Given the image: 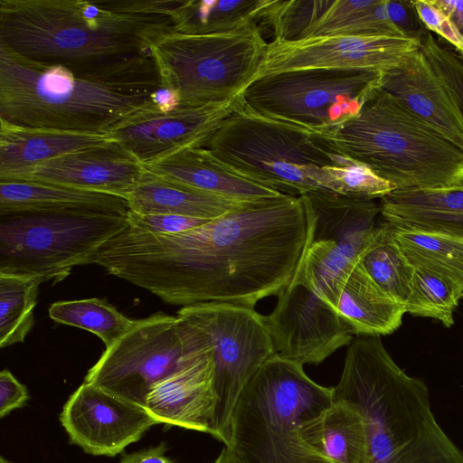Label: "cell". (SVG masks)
I'll return each instance as SVG.
<instances>
[{
    "instance_id": "6da1fadb",
    "label": "cell",
    "mask_w": 463,
    "mask_h": 463,
    "mask_svg": "<svg viewBox=\"0 0 463 463\" xmlns=\"http://www.w3.org/2000/svg\"><path fill=\"white\" fill-rule=\"evenodd\" d=\"M310 232L302 198L283 194L178 233H149L127 224L100 247L93 264L170 305L254 308L290 282Z\"/></svg>"
},
{
    "instance_id": "7a4b0ae2",
    "label": "cell",
    "mask_w": 463,
    "mask_h": 463,
    "mask_svg": "<svg viewBox=\"0 0 463 463\" xmlns=\"http://www.w3.org/2000/svg\"><path fill=\"white\" fill-rule=\"evenodd\" d=\"M161 88L151 54L57 63L0 46V122L12 126L108 136Z\"/></svg>"
},
{
    "instance_id": "3957f363",
    "label": "cell",
    "mask_w": 463,
    "mask_h": 463,
    "mask_svg": "<svg viewBox=\"0 0 463 463\" xmlns=\"http://www.w3.org/2000/svg\"><path fill=\"white\" fill-rule=\"evenodd\" d=\"M184 0H0V46L43 62L151 54Z\"/></svg>"
},
{
    "instance_id": "277c9868",
    "label": "cell",
    "mask_w": 463,
    "mask_h": 463,
    "mask_svg": "<svg viewBox=\"0 0 463 463\" xmlns=\"http://www.w3.org/2000/svg\"><path fill=\"white\" fill-rule=\"evenodd\" d=\"M333 396L362 415L367 463H463V452L436 420L427 385L394 362L380 335L350 342Z\"/></svg>"
},
{
    "instance_id": "5b68a950",
    "label": "cell",
    "mask_w": 463,
    "mask_h": 463,
    "mask_svg": "<svg viewBox=\"0 0 463 463\" xmlns=\"http://www.w3.org/2000/svg\"><path fill=\"white\" fill-rule=\"evenodd\" d=\"M319 137L395 190L463 187V150L380 89L358 115Z\"/></svg>"
},
{
    "instance_id": "8992f818",
    "label": "cell",
    "mask_w": 463,
    "mask_h": 463,
    "mask_svg": "<svg viewBox=\"0 0 463 463\" xmlns=\"http://www.w3.org/2000/svg\"><path fill=\"white\" fill-rule=\"evenodd\" d=\"M333 400V387L317 383L303 364L275 353L241 392L227 447L238 463H334L301 433Z\"/></svg>"
},
{
    "instance_id": "52a82bcc",
    "label": "cell",
    "mask_w": 463,
    "mask_h": 463,
    "mask_svg": "<svg viewBox=\"0 0 463 463\" xmlns=\"http://www.w3.org/2000/svg\"><path fill=\"white\" fill-rule=\"evenodd\" d=\"M203 147L235 173L292 196L327 190L326 168L348 161L321 137L251 113L241 101Z\"/></svg>"
},
{
    "instance_id": "ba28073f",
    "label": "cell",
    "mask_w": 463,
    "mask_h": 463,
    "mask_svg": "<svg viewBox=\"0 0 463 463\" xmlns=\"http://www.w3.org/2000/svg\"><path fill=\"white\" fill-rule=\"evenodd\" d=\"M128 213L93 209L0 213V274L56 283L74 267L93 264L100 247L126 228Z\"/></svg>"
},
{
    "instance_id": "9c48e42d",
    "label": "cell",
    "mask_w": 463,
    "mask_h": 463,
    "mask_svg": "<svg viewBox=\"0 0 463 463\" xmlns=\"http://www.w3.org/2000/svg\"><path fill=\"white\" fill-rule=\"evenodd\" d=\"M268 43L256 23L213 34L172 32L151 46L162 88L182 107L220 105L251 83Z\"/></svg>"
},
{
    "instance_id": "30bf717a",
    "label": "cell",
    "mask_w": 463,
    "mask_h": 463,
    "mask_svg": "<svg viewBox=\"0 0 463 463\" xmlns=\"http://www.w3.org/2000/svg\"><path fill=\"white\" fill-rule=\"evenodd\" d=\"M383 71L310 69L266 76L240 95L258 116L324 136L361 111L380 89Z\"/></svg>"
},
{
    "instance_id": "8fae6325",
    "label": "cell",
    "mask_w": 463,
    "mask_h": 463,
    "mask_svg": "<svg viewBox=\"0 0 463 463\" xmlns=\"http://www.w3.org/2000/svg\"><path fill=\"white\" fill-rule=\"evenodd\" d=\"M213 349L199 328L178 316L158 312L137 319L107 347L84 382L145 407L154 384Z\"/></svg>"
},
{
    "instance_id": "7c38bea8",
    "label": "cell",
    "mask_w": 463,
    "mask_h": 463,
    "mask_svg": "<svg viewBox=\"0 0 463 463\" xmlns=\"http://www.w3.org/2000/svg\"><path fill=\"white\" fill-rule=\"evenodd\" d=\"M300 197L311 218V232L294 276L337 310L349 274L375 237L381 206L329 190Z\"/></svg>"
},
{
    "instance_id": "4fadbf2b",
    "label": "cell",
    "mask_w": 463,
    "mask_h": 463,
    "mask_svg": "<svg viewBox=\"0 0 463 463\" xmlns=\"http://www.w3.org/2000/svg\"><path fill=\"white\" fill-rule=\"evenodd\" d=\"M177 316L199 328L213 346L212 436L227 446L232 411L241 392L275 354L266 317L251 307L221 302L182 307Z\"/></svg>"
},
{
    "instance_id": "5bb4252c",
    "label": "cell",
    "mask_w": 463,
    "mask_h": 463,
    "mask_svg": "<svg viewBox=\"0 0 463 463\" xmlns=\"http://www.w3.org/2000/svg\"><path fill=\"white\" fill-rule=\"evenodd\" d=\"M266 317L277 354L300 364H319L354 334L338 311L295 276Z\"/></svg>"
},
{
    "instance_id": "9a60e30c",
    "label": "cell",
    "mask_w": 463,
    "mask_h": 463,
    "mask_svg": "<svg viewBox=\"0 0 463 463\" xmlns=\"http://www.w3.org/2000/svg\"><path fill=\"white\" fill-rule=\"evenodd\" d=\"M420 45L419 41L407 37L327 35L292 42L273 40L268 43L251 83L269 75L298 70L385 71Z\"/></svg>"
},
{
    "instance_id": "2e32d148",
    "label": "cell",
    "mask_w": 463,
    "mask_h": 463,
    "mask_svg": "<svg viewBox=\"0 0 463 463\" xmlns=\"http://www.w3.org/2000/svg\"><path fill=\"white\" fill-rule=\"evenodd\" d=\"M60 421L70 442L94 456L115 457L159 424L147 410L83 382L69 397Z\"/></svg>"
},
{
    "instance_id": "e0dca14e",
    "label": "cell",
    "mask_w": 463,
    "mask_h": 463,
    "mask_svg": "<svg viewBox=\"0 0 463 463\" xmlns=\"http://www.w3.org/2000/svg\"><path fill=\"white\" fill-rule=\"evenodd\" d=\"M240 96L220 105L177 106L159 109L155 103L131 115L108 135L144 165L179 149L201 146L239 106Z\"/></svg>"
},
{
    "instance_id": "ac0fdd59",
    "label": "cell",
    "mask_w": 463,
    "mask_h": 463,
    "mask_svg": "<svg viewBox=\"0 0 463 463\" xmlns=\"http://www.w3.org/2000/svg\"><path fill=\"white\" fill-rule=\"evenodd\" d=\"M145 173V165L111 139L43 162L21 181L70 186L127 199Z\"/></svg>"
},
{
    "instance_id": "d6986e66",
    "label": "cell",
    "mask_w": 463,
    "mask_h": 463,
    "mask_svg": "<svg viewBox=\"0 0 463 463\" xmlns=\"http://www.w3.org/2000/svg\"><path fill=\"white\" fill-rule=\"evenodd\" d=\"M213 349L157 382L145 403L160 423L213 434L215 395Z\"/></svg>"
},
{
    "instance_id": "ffe728a7",
    "label": "cell",
    "mask_w": 463,
    "mask_h": 463,
    "mask_svg": "<svg viewBox=\"0 0 463 463\" xmlns=\"http://www.w3.org/2000/svg\"><path fill=\"white\" fill-rule=\"evenodd\" d=\"M380 90L463 150V118L420 48L383 72Z\"/></svg>"
},
{
    "instance_id": "44dd1931",
    "label": "cell",
    "mask_w": 463,
    "mask_h": 463,
    "mask_svg": "<svg viewBox=\"0 0 463 463\" xmlns=\"http://www.w3.org/2000/svg\"><path fill=\"white\" fill-rule=\"evenodd\" d=\"M145 168L169 181L237 202H257L283 195L235 173L201 146L179 149L146 165Z\"/></svg>"
},
{
    "instance_id": "7402d4cb",
    "label": "cell",
    "mask_w": 463,
    "mask_h": 463,
    "mask_svg": "<svg viewBox=\"0 0 463 463\" xmlns=\"http://www.w3.org/2000/svg\"><path fill=\"white\" fill-rule=\"evenodd\" d=\"M111 141L108 136L30 128L0 122V181H21L40 164Z\"/></svg>"
},
{
    "instance_id": "603a6c76",
    "label": "cell",
    "mask_w": 463,
    "mask_h": 463,
    "mask_svg": "<svg viewBox=\"0 0 463 463\" xmlns=\"http://www.w3.org/2000/svg\"><path fill=\"white\" fill-rule=\"evenodd\" d=\"M380 206L394 228L463 238V187L394 190Z\"/></svg>"
},
{
    "instance_id": "cb8c5ba5",
    "label": "cell",
    "mask_w": 463,
    "mask_h": 463,
    "mask_svg": "<svg viewBox=\"0 0 463 463\" xmlns=\"http://www.w3.org/2000/svg\"><path fill=\"white\" fill-rule=\"evenodd\" d=\"M137 214H175L213 220L250 202H237L169 181L146 171L127 196Z\"/></svg>"
},
{
    "instance_id": "d4e9b609",
    "label": "cell",
    "mask_w": 463,
    "mask_h": 463,
    "mask_svg": "<svg viewBox=\"0 0 463 463\" xmlns=\"http://www.w3.org/2000/svg\"><path fill=\"white\" fill-rule=\"evenodd\" d=\"M337 311L354 335H384L397 330L405 307L389 296L367 273L360 260L342 289Z\"/></svg>"
},
{
    "instance_id": "484cf974",
    "label": "cell",
    "mask_w": 463,
    "mask_h": 463,
    "mask_svg": "<svg viewBox=\"0 0 463 463\" xmlns=\"http://www.w3.org/2000/svg\"><path fill=\"white\" fill-rule=\"evenodd\" d=\"M63 209L130 212L126 198L111 194L33 181H0V213Z\"/></svg>"
},
{
    "instance_id": "4316f807",
    "label": "cell",
    "mask_w": 463,
    "mask_h": 463,
    "mask_svg": "<svg viewBox=\"0 0 463 463\" xmlns=\"http://www.w3.org/2000/svg\"><path fill=\"white\" fill-rule=\"evenodd\" d=\"M303 439L334 463H367V435L362 415L349 403L334 399L301 429Z\"/></svg>"
},
{
    "instance_id": "83f0119b",
    "label": "cell",
    "mask_w": 463,
    "mask_h": 463,
    "mask_svg": "<svg viewBox=\"0 0 463 463\" xmlns=\"http://www.w3.org/2000/svg\"><path fill=\"white\" fill-rule=\"evenodd\" d=\"M388 0H335L302 39L348 35L363 37H406L392 23Z\"/></svg>"
},
{
    "instance_id": "f1b7e54d",
    "label": "cell",
    "mask_w": 463,
    "mask_h": 463,
    "mask_svg": "<svg viewBox=\"0 0 463 463\" xmlns=\"http://www.w3.org/2000/svg\"><path fill=\"white\" fill-rule=\"evenodd\" d=\"M269 0H184L174 14L175 32L213 34L243 28L262 18Z\"/></svg>"
},
{
    "instance_id": "f546056e",
    "label": "cell",
    "mask_w": 463,
    "mask_h": 463,
    "mask_svg": "<svg viewBox=\"0 0 463 463\" xmlns=\"http://www.w3.org/2000/svg\"><path fill=\"white\" fill-rule=\"evenodd\" d=\"M393 231L397 244L415 269L438 275L463 289L462 237L394 227Z\"/></svg>"
},
{
    "instance_id": "4dcf8cb0",
    "label": "cell",
    "mask_w": 463,
    "mask_h": 463,
    "mask_svg": "<svg viewBox=\"0 0 463 463\" xmlns=\"http://www.w3.org/2000/svg\"><path fill=\"white\" fill-rule=\"evenodd\" d=\"M361 261L376 284L406 307L412 294L415 269L397 244L390 223L384 221L379 223Z\"/></svg>"
},
{
    "instance_id": "1f68e13d",
    "label": "cell",
    "mask_w": 463,
    "mask_h": 463,
    "mask_svg": "<svg viewBox=\"0 0 463 463\" xmlns=\"http://www.w3.org/2000/svg\"><path fill=\"white\" fill-rule=\"evenodd\" d=\"M42 277L0 274V346L23 343L33 326Z\"/></svg>"
},
{
    "instance_id": "d6a6232c",
    "label": "cell",
    "mask_w": 463,
    "mask_h": 463,
    "mask_svg": "<svg viewBox=\"0 0 463 463\" xmlns=\"http://www.w3.org/2000/svg\"><path fill=\"white\" fill-rule=\"evenodd\" d=\"M48 313L56 323L96 335L106 348L123 336L137 321L121 314L105 299L97 298L58 301L50 306Z\"/></svg>"
},
{
    "instance_id": "836d02e7",
    "label": "cell",
    "mask_w": 463,
    "mask_h": 463,
    "mask_svg": "<svg viewBox=\"0 0 463 463\" xmlns=\"http://www.w3.org/2000/svg\"><path fill=\"white\" fill-rule=\"evenodd\" d=\"M461 298L463 289L459 287L438 275L415 269L412 294L405 309L406 313L437 319L450 327Z\"/></svg>"
},
{
    "instance_id": "e575fe53",
    "label": "cell",
    "mask_w": 463,
    "mask_h": 463,
    "mask_svg": "<svg viewBox=\"0 0 463 463\" xmlns=\"http://www.w3.org/2000/svg\"><path fill=\"white\" fill-rule=\"evenodd\" d=\"M330 0L269 1L262 20L273 31L274 40H301L305 33L327 10Z\"/></svg>"
},
{
    "instance_id": "d590c367",
    "label": "cell",
    "mask_w": 463,
    "mask_h": 463,
    "mask_svg": "<svg viewBox=\"0 0 463 463\" xmlns=\"http://www.w3.org/2000/svg\"><path fill=\"white\" fill-rule=\"evenodd\" d=\"M326 188L337 194L362 199H382L395 190L387 180L364 164L348 159L326 168Z\"/></svg>"
},
{
    "instance_id": "8d00e7d4",
    "label": "cell",
    "mask_w": 463,
    "mask_h": 463,
    "mask_svg": "<svg viewBox=\"0 0 463 463\" xmlns=\"http://www.w3.org/2000/svg\"><path fill=\"white\" fill-rule=\"evenodd\" d=\"M420 49L463 118V52L430 32L420 41Z\"/></svg>"
},
{
    "instance_id": "74e56055",
    "label": "cell",
    "mask_w": 463,
    "mask_h": 463,
    "mask_svg": "<svg viewBox=\"0 0 463 463\" xmlns=\"http://www.w3.org/2000/svg\"><path fill=\"white\" fill-rule=\"evenodd\" d=\"M420 20L428 31L463 52V35L434 0H412Z\"/></svg>"
},
{
    "instance_id": "f35d334b",
    "label": "cell",
    "mask_w": 463,
    "mask_h": 463,
    "mask_svg": "<svg viewBox=\"0 0 463 463\" xmlns=\"http://www.w3.org/2000/svg\"><path fill=\"white\" fill-rule=\"evenodd\" d=\"M210 220H203L175 214H137L131 211L128 225L141 232L173 234L189 231Z\"/></svg>"
},
{
    "instance_id": "ab89813d",
    "label": "cell",
    "mask_w": 463,
    "mask_h": 463,
    "mask_svg": "<svg viewBox=\"0 0 463 463\" xmlns=\"http://www.w3.org/2000/svg\"><path fill=\"white\" fill-rule=\"evenodd\" d=\"M388 15L392 23L404 36L420 42L430 32L423 25L412 0H388Z\"/></svg>"
},
{
    "instance_id": "60d3db41",
    "label": "cell",
    "mask_w": 463,
    "mask_h": 463,
    "mask_svg": "<svg viewBox=\"0 0 463 463\" xmlns=\"http://www.w3.org/2000/svg\"><path fill=\"white\" fill-rule=\"evenodd\" d=\"M30 399L27 387L21 383L9 370L0 373V417L24 407Z\"/></svg>"
},
{
    "instance_id": "b9f144b4",
    "label": "cell",
    "mask_w": 463,
    "mask_h": 463,
    "mask_svg": "<svg viewBox=\"0 0 463 463\" xmlns=\"http://www.w3.org/2000/svg\"><path fill=\"white\" fill-rule=\"evenodd\" d=\"M168 445L165 441L131 453L121 455L119 463H175L166 455Z\"/></svg>"
},
{
    "instance_id": "7bdbcfd3",
    "label": "cell",
    "mask_w": 463,
    "mask_h": 463,
    "mask_svg": "<svg viewBox=\"0 0 463 463\" xmlns=\"http://www.w3.org/2000/svg\"><path fill=\"white\" fill-rule=\"evenodd\" d=\"M463 35V0H434Z\"/></svg>"
},
{
    "instance_id": "ee69618b",
    "label": "cell",
    "mask_w": 463,
    "mask_h": 463,
    "mask_svg": "<svg viewBox=\"0 0 463 463\" xmlns=\"http://www.w3.org/2000/svg\"><path fill=\"white\" fill-rule=\"evenodd\" d=\"M213 463H238L232 451L224 446Z\"/></svg>"
},
{
    "instance_id": "f6af8a7d",
    "label": "cell",
    "mask_w": 463,
    "mask_h": 463,
    "mask_svg": "<svg viewBox=\"0 0 463 463\" xmlns=\"http://www.w3.org/2000/svg\"><path fill=\"white\" fill-rule=\"evenodd\" d=\"M0 463H13L9 459L5 458L4 456L0 457Z\"/></svg>"
}]
</instances>
